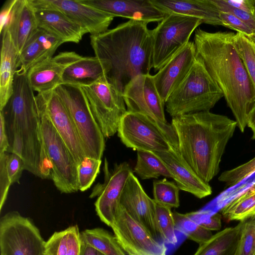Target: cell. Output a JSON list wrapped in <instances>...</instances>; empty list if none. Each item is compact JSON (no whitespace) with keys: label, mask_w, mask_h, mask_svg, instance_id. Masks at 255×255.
Here are the masks:
<instances>
[{"label":"cell","mask_w":255,"mask_h":255,"mask_svg":"<svg viewBox=\"0 0 255 255\" xmlns=\"http://www.w3.org/2000/svg\"><path fill=\"white\" fill-rule=\"evenodd\" d=\"M255 172V157L246 163L222 172L218 180L228 187L234 186Z\"/></svg>","instance_id":"74e56055"},{"label":"cell","mask_w":255,"mask_h":255,"mask_svg":"<svg viewBox=\"0 0 255 255\" xmlns=\"http://www.w3.org/2000/svg\"><path fill=\"white\" fill-rule=\"evenodd\" d=\"M147 24L130 19L90 35L95 56L104 64L105 78L122 93L134 78L150 74L153 68L152 36Z\"/></svg>","instance_id":"3957f363"},{"label":"cell","mask_w":255,"mask_h":255,"mask_svg":"<svg viewBox=\"0 0 255 255\" xmlns=\"http://www.w3.org/2000/svg\"><path fill=\"white\" fill-rule=\"evenodd\" d=\"M35 8L59 11L91 35L108 30L114 17L103 11L81 2L79 0H28Z\"/></svg>","instance_id":"2e32d148"},{"label":"cell","mask_w":255,"mask_h":255,"mask_svg":"<svg viewBox=\"0 0 255 255\" xmlns=\"http://www.w3.org/2000/svg\"><path fill=\"white\" fill-rule=\"evenodd\" d=\"M33 7L28 0H16L7 30L18 54L37 29Z\"/></svg>","instance_id":"cb8c5ba5"},{"label":"cell","mask_w":255,"mask_h":255,"mask_svg":"<svg viewBox=\"0 0 255 255\" xmlns=\"http://www.w3.org/2000/svg\"><path fill=\"white\" fill-rule=\"evenodd\" d=\"M171 124L177 134L179 153L197 175L209 183L220 170L237 122L206 111L173 117Z\"/></svg>","instance_id":"277c9868"},{"label":"cell","mask_w":255,"mask_h":255,"mask_svg":"<svg viewBox=\"0 0 255 255\" xmlns=\"http://www.w3.org/2000/svg\"><path fill=\"white\" fill-rule=\"evenodd\" d=\"M81 241L105 255H126L116 237L100 228L81 232Z\"/></svg>","instance_id":"f546056e"},{"label":"cell","mask_w":255,"mask_h":255,"mask_svg":"<svg viewBox=\"0 0 255 255\" xmlns=\"http://www.w3.org/2000/svg\"><path fill=\"white\" fill-rule=\"evenodd\" d=\"M103 62L97 57H82L64 72L62 84L88 85L105 76Z\"/></svg>","instance_id":"4316f807"},{"label":"cell","mask_w":255,"mask_h":255,"mask_svg":"<svg viewBox=\"0 0 255 255\" xmlns=\"http://www.w3.org/2000/svg\"><path fill=\"white\" fill-rule=\"evenodd\" d=\"M81 2L115 17L138 20L147 23L160 22L166 16L150 0H79Z\"/></svg>","instance_id":"ffe728a7"},{"label":"cell","mask_w":255,"mask_h":255,"mask_svg":"<svg viewBox=\"0 0 255 255\" xmlns=\"http://www.w3.org/2000/svg\"><path fill=\"white\" fill-rule=\"evenodd\" d=\"M108 165L105 158L103 167L104 183L96 185L89 197H97L95 203L97 214L103 222L111 227L117 216L122 193L132 171L126 161L115 164L111 170Z\"/></svg>","instance_id":"7c38bea8"},{"label":"cell","mask_w":255,"mask_h":255,"mask_svg":"<svg viewBox=\"0 0 255 255\" xmlns=\"http://www.w3.org/2000/svg\"><path fill=\"white\" fill-rule=\"evenodd\" d=\"M195 58L194 42L189 41L153 75L156 89L165 103L186 77Z\"/></svg>","instance_id":"ac0fdd59"},{"label":"cell","mask_w":255,"mask_h":255,"mask_svg":"<svg viewBox=\"0 0 255 255\" xmlns=\"http://www.w3.org/2000/svg\"><path fill=\"white\" fill-rule=\"evenodd\" d=\"M221 211L229 221L241 222L255 216V191L249 189L225 205Z\"/></svg>","instance_id":"4dcf8cb0"},{"label":"cell","mask_w":255,"mask_h":255,"mask_svg":"<svg viewBox=\"0 0 255 255\" xmlns=\"http://www.w3.org/2000/svg\"><path fill=\"white\" fill-rule=\"evenodd\" d=\"M219 11L229 12L244 22L255 33V16L225 3L223 0H210Z\"/></svg>","instance_id":"7bdbcfd3"},{"label":"cell","mask_w":255,"mask_h":255,"mask_svg":"<svg viewBox=\"0 0 255 255\" xmlns=\"http://www.w3.org/2000/svg\"><path fill=\"white\" fill-rule=\"evenodd\" d=\"M154 152L165 163L180 190L191 193L199 199L212 194V188L209 183L197 175L178 150L171 147L167 151Z\"/></svg>","instance_id":"44dd1931"},{"label":"cell","mask_w":255,"mask_h":255,"mask_svg":"<svg viewBox=\"0 0 255 255\" xmlns=\"http://www.w3.org/2000/svg\"><path fill=\"white\" fill-rule=\"evenodd\" d=\"M157 222L165 244L175 246L178 243L174 220L171 209L155 203Z\"/></svg>","instance_id":"d590c367"},{"label":"cell","mask_w":255,"mask_h":255,"mask_svg":"<svg viewBox=\"0 0 255 255\" xmlns=\"http://www.w3.org/2000/svg\"><path fill=\"white\" fill-rule=\"evenodd\" d=\"M80 87L104 136H113L127 112L123 93L105 76L91 84Z\"/></svg>","instance_id":"9c48e42d"},{"label":"cell","mask_w":255,"mask_h":255,"mask_svg":"<svg viewBox=\"0 0 255 255\" xmlns=\"http://www.w3.org/2000/svg\"><path fill=\"white\" fill-rule=\"evenodd\" d=\"M111 227L120 246L128 255H166L165 244L156 241L120 205Z\"/></svg>","instance_id":"4fadbf2b"},{"label":"cell","mask_w":255,"mask_h":255,"mask_svg":"<svg viewBox=\"0 0 255 255\" xmlns=\"http://www.w3.org/2000/svg\"><path fill=\"white\" fill-rule=\"evenodd\" d=\"M180 189L173 182L166 178L153 182V200L155 203L170 208L180 205Z\"/></svg>","instance_id":"e575fe53"},{"label":"cell","mask_w":255,"mask_h":255,"mask_svg":"<svg viewBox=\"0 0 255 255\" xmlns=\"http://www.w3.org/2000/svg\"><path fill=\"white\" fill-rule=\"evenodd\" d=\"M8 146L4 122L2 116L0 114V154L7 152Z\"/></svg>","instance_id":"7dc6e473"},{"label":"cell","mask_w":255,"mask_h":255,"mask_svg":"<svg viewBox=\"0 0 255 255\" xmlns=\"http://www.w3.org/2000/svg\"><path fill=\"white\" fill-rule=\"evenodd\" d=\"M187 214L199 225L210 231L219 230L221 228V215L218 213L212 214L208 211L202 210Z\"/></svg>","instance_id":"ab89813d"},{"label":"cell","mask_w":255,"mask_h":255,"mask_svg":"<svg viewBox=\"0 0 255 255\" xmlns=\"http://www.w3.org/2000/svg\"><path fill=\"white\" fill-rule=\"evenodd\" d=\"M219 17L223 26L236 30L237 32L241 33L255 40L254 31L247 24L234 15L229 12L219 11Z\"/></svg>","instance_id":"b9f144b4"},{"label":"cell","mask_w":255,"mask_h":255,"mask_svg":"<svg viewBox=\"0 0 255 255\" xmlns=\"http://www.w3.org/2000/svg\"><path fill=\"white\" fill-rule=\"evenodd\" d=\"M175 228L188 239L200 245L208 241L213 236L211 231L199 225L187 214L173 212Z\"/></svg>","instance_id":"836d02e7"},{"label":"cell","mask_w":255,"mask_h":255,"mask_svg":"<svg viewBox=\"0 0 255 255\" xmlns=\"http://www.w3.org/2000/svg\"><path fill=\"white\" fill-rule=\"evenodd\" d=\"M123 96L128 112L147 116L162 126L168 124L164 113L165 103L156 89L153 75L136 76L125 87Z\"/></svg>","instance_id":"5bb4252c"},{"label":"cell","mask_w":255,"mask_h":255,"mask_svg":"<svg viewBox=\"0 0 255 255\" xmlns=\"http://www.w3.org/2000/svg\"><path fill=\"white\" fill-rule=\"evenodd\" d=\"M118 135L127 147L159 152L178 150L177 134L171 124L162 126L144 115L128 112L122 118Z\"/></svg>","instance_id":"8992f818"},{"label":"cell","mask_w":255,"mask_h":255,"mask_svg":"<svg viewBox=\"0 0 255 255\" xmlns=\"http://www.w3.org/2000/svg\"><path fill=\"white\" fill-rule=\"evenodd\" d=\"M141 179H157L160 176L173 178L164 161L154 152L137 150V160L133 168Z\"/></svg>","instance_id":"f1b7e54d"},{"label":"cell","mask_w":255,"mask_h":255,"mask_svg":"<svg viewBox=\"0 0 255 255\" xmlns=\"http://www.w3.org/2000/svg\"><path fill=\"white\" fill-rule=\"evenodd\" d=\"M120 205L156 241L165 244L157 222L155 202L147 195L133 172L124 188Z\"/></svg>","instance_id":"e0dca14e"},{"label":"cell","mask_w":255,"mask_h":255,"mask_svg":"<svg viewBox=\"0 0 255 255\" xmlns=\"http://www.w3.org/2000/svg\"><path fill=\"white\" fill-rule=\"evenodd\" d=\"M82 57L73 51L63 52L32 66L27 75L33 91L41 93L54 90L63 83L65 69Z\"/></svg>","instance_id":"d6986e66"},{"label":"cell","mask_w":255,"mask_h":255,"mask_svg":"<svg viewBox=\"0 0 255 255\" xmlns=\"http://www.w3.org/2000/svg\"><path fill=\"white\" fill-rule=\"evenodd\" d=\"M36 100L39 111L50 120L78 166L86 156L76 128L62 101L54 90L38 93Z\"/></svg>","instance_id":"9a60e30c"},{"label":"cell","mask_w":255,"mask_h":255,"mask_svg":"<svg viewBox=\"0 0 255 255\" xmlns=\"http://www.w3.org/2000/svg\"><path fill=\"white\" fill-rule=\"evenodd\" d=\"M33 91L27 73L16 71L12 93L0 110L8 138L7 152L19 155L25 170L41 179H51V164L45 148Z\"/></svg>","instance_id":"7a4b0ae2"},{"label":"cell","mask_w":255,"mask_h":255,"mask_svg":"<svg viewBox=\"0 0 255 255\" xmlns=\"http://www.w3.org/2000/svg\"><path fill=\"white\" fill-rule=\"evenodd\" d=\"M232 40L255 90V40L240 32L234 33Z\"/></svg>","instance_id":"d6a6232c"},{"label":"cell","mask_w":255,"mask_h":255,"mask_svg":"<svg viewBox=\"0 0 255 255\" xmlns=\"http://www.w3.org/2000/svg\"><path fill=\"white\" fill-rule=\"evenodd\" d=\"M241 221L236 226L220 231L200 245L194 255H237L243 227Z\"/></svg>","instance_id":"484cf974"},{"label":"cell","mask_w":255,"mask_h":255,"mask_svg":"<svg viewBox=\"0 0 255 255\" xmlns=\"http://www.w3.org/2000/svg\"><path fill=\"white\" fill-rule=\"evenodd\" d=\"M202 23L199 19L178 14H167L158 22L151 30L152 66L155 71L189 42L192 33Z\"/></svg>","instance_id":"ba28073f"},{"label":"cell","mask_w":255,"mask_h":255,"mask_svg":"<svg viewBox=\"0 0 255 255\" xmlns=\"http://www.w3.org/2000/svg\"><path fill=\"white\" fill-rule=\"evenodd\" d=\"M16 0H7L3 4L0 14V33L7 29Z\"/></svg>","instance_id":"f6af8a7d"},{"label":"cell","mask_w":255,"mask_h":255,"mask_svg":"<svg viewBox=\"0 0 255 255\" xmlns=\"http://www.w3.org/2000/svg\"><path fill=\"white\" fill-rule=\"evenodd\" d=\"M4 153L0 154V211H1L7 197L9 187L11 185L8 176L5 163Z\"/></svg>","instance_id":"ee69618b"},{"label":"cell","mask_w":255,"mask_h":255,"mask_svg":"<svg viewBox=\"0 0 255 255\" xmlns=\"http://www.w3.org/2000/svg\"></svg>","instance_id":"f5cc1de1"},{"label":"cell","mask_w":255,"mask_h":255,"mask_svg":"<svg viewBox=\"0 0 255 255\" xmlns=\"http://www.w3.org/2000/svg\"><path fill=\"white\" fill-rule=\"evenodd\" d=\"M254 191H255V184L251 187Z\"/></svg>","instance_id":"f907efd6"},{"label":"cell","mask_w":255,"mask_h":255,"mask_svg":"<svg viewBox=\"0 0 255 255\" xmlns=\"http://www.w3.org/2000/svg\"><path fill=\"white\" fill-rule=\"evenodd\" d=\"M223 2L235 8L255 16V0H223Z\"/></svg>","instance_id":"bcb514c9"},{"label":"cell","mask_w":255,"mask_h":255,"mask_svg":"<svg viewBox=\"0 0 255 255\" xmlns=\"http://www.w3.org/2000/svg\"><path fill=\"white\" fill-rule=\"evenodd\" d=\"M165 14H178L200 19L203 23L222 25L219 11L210 0H150Z\"/></svg>","instance_id":"7402d4cb"},{"label":"cell","mask_w":255,"mask_h":255,"mask_svg":"<svg viewBox=\"0 0 255 255\" xmlns=\"http://www.w3.org/2000/svg\"><path fill=\"white\" fill-rule=\"evenodd\" d=\"M54 91L65 106L80 137L86 157L101 159L105 136L80 87L62 84Z\"/></svg>","instance_id":"52a82bcc"},{"label":"cell","mask_w":255,"mask_h":255,"mask_svg":"<svg viewBox=\"0 0 255 255\" xmlns=\"http://www.w3.org/2000/svg\"><path fill=\"white\" fill-rule=\"evenodd\" d=\"M33 8L38 28L50 32L63 43H78L86 33L82 28L59 11L52 9Z\"/></svg>","instance_id":"603a6c76"},{"label":"cell","mask_w":255,"mask_h":255,"mask_svg":"<svg viewBox=\"0 0 255 255\" xmlns=\"http://www.w3.org/2000/svg\"><path fill=\"white\" fill-rule=\"evenodd\" d=\"M0 70V110L5 106L13 91L14 76L17 71L16 50L7 29L1 34Z\"/></svg>","instance_id":"d4e9b609"},{"label":"cell","mask_w":255,"mask_h":255,"mask_svg":"<svg viewBox=\"0 0 255 255\" xmlns=\"http://www.w3.org/2000/svg\"><path fill=\"white\" fill-rule=\"evenodd\" d=\"M234 32L195 30V57L204 64L222 91L237 127L244 132L255 106V90L233 44Z\"/></svg>","instance_id":"6da1fadb"},{"label":"cell","mask_w":255,"mask_h":255,"mask_svg":"<svg viewBox=\"0 0 255 255\" xmlns=\"http://www.w3.org/2000/svg\"><path fill=\"white\" fill-rule=\"evenodd\" d=\"M247 126L253 131L252 139H255V106L250 114Z\"/></svg>","instance_id":"681fc988"},{"label":"cell","mask_w":255,"mask_h":255,"mask_svg":"<svg viewBox=\"0 0 255 255\" xmlns=\"http://www.w3.org/2000/svg\"><path fill=\"white\" fill-rule=\"evenodd\" d=\"M45 243L32 221L17 211L0 218V255H43Z\"/></svg>","instance_id":"8fae6325"},{"label":"cell","mask_w":255,"mask_h":255,"mask_svg":"<svg viewBox=\"0 0 255 255\" xmlns=\"http://www.w3.org/2000/svg\"><path fill=\"white\" fill-rule=\"evenodd\" d=\"M81 233L77 225L55 232L45 242L44 255H80L81 249Z\"/></svg>","instance_id":"83f0119b"},{"label":"cell","mask_w":255,"mask_h":255,"mask_svg":"<svg viewBox=\"0 0 255 255\" xmlns=\"http://www.w3.org/2000/svg\"><path fill=\"white\" fill-rule=\"evenodd\" d=\"M80 255H105L91 246L82 241L81 249Z\"/></svg>","instance_id":"c3c4849f"},{"label":"cell","mask_w":255,"mask_h":255,"mask_svg":"<svg viewBox=\"0 0 255 255\" xmlns=\"http://www.w3.org/2000/svg\"><path fill=\"white\" fill-rule=\"evenodd\" d=\"M39 112L45 148L51 164V179L61 193L76 192L79 190L77 164L50 120Z\"/></svg>","instance_id":"30bf717a"},{"label":"cell","mask_w":255,"mask_h":255,"mask_svg":"<svg viewBox=\"0 0 255 255\" xmlns=\"http://www.w3.org/2000/svg\"><path fill=\"white\" fill-rule=\"evenodd\" d=\"M253 255H255V253L253 254Z\"/></svg>","instance_id":"816d5d0a"},{"label":"cell","mask_w":255,"mask_h":255,"mask_svg":"<svg viewBox=\"0 0 255 255\" xmlns=\"http://www.w3.org/2000/svg\"><path fill=\"white\" fill-rule=\"evenodd\" d=\"M237 255H253L255 252V216L244 221Z\"/></svg>","instance_id":"f35d334b"},{"label":"cell","mask_w":255,"mask_h":255,"mask_svg":"<svg viewBox=\"0 0 255 255\" xmlns=\"http://www.w3.org/2000/svg\"><path fill=\"white\" fill-rule=\"evenodd\" d=\"M37 30L27 41L17 58V71L27 73L29 69L47 59L38 40Z\"/></svg>","instance_id":"1f68e13d"},{"label":"cell","mask_w":255,"mask_h":255,"mask_svg":"<svg viewBox=\"0 0 255 255\" xmlns=\"http://www.w3.org/2000/svg\"><path fill=\"white\" fill-rule=\"evenodd\" d=\"M223 97L222 91L203 62L196 57L187 75L170 95L165 106L173 118L210 111Z\"/></svg>","instance_id":"5b68a950"},{"label":"cell","mask_w":255,"mask_h":255,"mask_svg":"<svg viewBox=\"0 0 255 255\" xmlns=\"http://www.w3.org/2000/svg\"><path fill=\"white\" fill-rule=\"evenodd\" d=\"M6 172L11 184H19V179L25 170V164L22 158L14 153H4Z\"/></svg>","instance_id":"60d3db41"},{"label":"cell","mask_w":255,"mask_h":255,"mask_svg":"<svg viewBox=\"0 0 255 255\" xmlns=\"http://www.w3.org/2000/svg\"><path fill=\"white\" fill-rule=\"evenodd\" d=\"M101 159L86 157L77 167L79 190L83 192L90 188L100 173Z\"/></svg>","instance_id":"8d00e7d4"}]
</instances>
